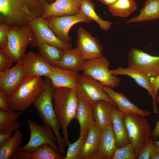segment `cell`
Masks as SVG:
<instances>
[{
	"instance_id": "obj_13",
	"label": "cell",
	"mask_w": 159,
	"mask_h": 159,
	"mask_svg": "<svg viewBox=\"0 0 159 159\" xmlns=\"http://www.w3.org/2000/svg\"><path fill=\"white\" fill-rule=\"evenodd\" d=\"M77 48L85 60L103 56V48L98 40L82 26L77 31Z\"/></svg>"
},
{
	"instance_id": "obj_33",
	"label": "cell",
	"mask_w": 159,
	"mask_h": 159,
	"mask_svg": "<svg viewBox=\"0 0 159 159\" xmlns=\"http://www.w3.org/2000/svg\"><path fill=\"white\" fill-rule=\"evenodd\" d=\"M138 157L133 145L130 143L123 147L117 148L112 159H136Z\"/></svg>"
},
{
	"instance_id": "obj_43",
	"label": "cell",
	"mask_w": 159,
	"mask_h": 159,
	"mask_svg": "<svg viewBox=\"0 0 159 159\" xmlns=\"http://www.w3.org/2000/svg\"><path fill=\"white\" fill-rule=\"evenodd\" d=\"M103 4L107 6L108 7L111 6L118 0H97Z\"/></svg>"
},
{
	"instance_id": "obj_3",
	"label": "cell",
	"mask_w": 159,
	"mask_h": 159,
	"mask_svg": "<svg viewBox=\"0 0 159 159\" xmlns=\"http://www.w3.org/2000/svg\"><path fill=\"white\" fill-rule=\"evenodd\" d=\"M45 87V80L41 77H25L16 90L8 97L9 109L24 111L33 104Z\"/></svg>"
},
{
	"instance_id": "obj_32",
	"label": "cell",
	"mask_w": 159,
	"mask_h": 159,
	"mask_svg": "<svg viewBox=\"0 0 159 159\" xmlns=\"http://www.w3.org/2000/svg\"><path fill=\"white\" fill-rule=\"evenodd\" d=\"M65 156L56 152L49 144L42 145L30 153V159H65Z\"/></svg>"
},
{
	"instance_id": "obj_47",
	"label": "cell",
	"mask_w": 159,
	"mask_h": 159,
	"mask_svg": "<svg viewBox=\"0 0 159 159\" xmlns=\"http://www.w3.org/2000/svg\"><path fill=\"white\" fill-rule=\"evenodd\" d=\"M75 0L81 2V1H82L83 0Z\"/></svg>"
},
{
	"instance_id": "obj_20",
	"label": "cell",
	"mask_w": 159,
	"mask_h": 159,
	"mask_svg": "<svg viewBox=\"0 0 159 159\" xmlns=\"http://www.w3.org/2000/svg\"><path fill=\"white\" fill-rule=\"evenodd\" d=\"M75 118L79 123L80 135L87 132L90 127L95 123L93 105L84 100L78 99Z\"/></svg>"
},
{
	"instance_id": "obj_40",
	"label": "cell",
	"mask_w": 159,
	"mask_h": 159,
	"mask_svg": "<svg viewBox=\"0 0 159 159\" xmlns=\"http://www.w3.org/2000/svg\"><path fill=\"white\" fill-rule=\"evenodd\" d=\"M156 100L157 102H159V93L158 92L157 95ZM150 137L155 141L158 140L159 137V119L156 122L153 129L151 131Z\"/></svg>"
},
{
	"instance_id": "obj_6",
	"label": "cell",
	"mask_w": 159,
	"mask_h": 159,
	"mask_svg": "<svg viewBox=\"0 0 159 159\" xmlns=\"http://www.w3.org/2000/svg\"><path fill=\"white\" fill-rule=\"evenodd\" d=\"M34 38L33 32L29 25L10 28L7 42L3 50L13 61L18 62L25 54L26 50Z\"/></svg>"
},
{
	"instance_id": "obj_22",
	"label": "cell",
	"mask_w": 159,
	"mask_h": 159,
	"mask_svg": "<svg viewBox=\"0 0 159 159\" xmlns=\"http://www.w3.org/2000/svg\"><path fill=\"white\" fill-rule=\"evenodd\" d=\"M124 114L114 106L112 113V123L116 137L117 148L130 143L127 130L124 121Z\"/></svg>"
},
{
	"instance_id": "obj_14",
	"label": "cell",
	"mask_w": 159,
	"mask_h": 159,
	"mask_svg": "<svg viewBox=\"0 0 159 159\" xmlns=\"http://www.w3.org/2000/svg\"><path fill=\"white\" fill-rule=\"evenodd\" d=\"M25 77L21 59L12 67L0 73V90L7 97L9 96L19 86Z\"/></svg>"
},
{
	"instance_id": "obj_7",
	"label": "cell",
	"mask_w": 159,
	"mask_h": 159,
	"mask_svg": "<svg viewBox=\"0 0 159 159\" xmlns=\"http://www.w3.org/2000/svg\"><path fill=\"white\" fill-rule=\"evenodd\" d=\"M30 135L28 142L24 146L21 147L24 152L31 153L40 146L44 144L51 145L57 153H60L57 145V139L50 127L43 123L42 125L37 124L31 119L27 121Z\"/></svg>"
},
{
	"instance_id": "obj_45",
	"label": "cell",
	"mask_w": 159,
	"mask_h": 159,
	"mask_svg": "<svg viewBox=\"0 0 159 159\" xmlns=\"http://www.w3.org/2000/svg\"><path fill=\"white\" fill-rule=\"evenodd\" d=\"M157 150L159 151V140L154 141Z\"/></svg>"
},
{
	"instance_id": "obj_38",
	"label": "cell",
	"mask_w": 159,
	"mask_h": 159,
	"mask_svg": "<svg viewBox=\"0 0 159 159\" xmlns=\"http://www.w3.org/2000/svg\"><path fill=\"white\" fill-rule=\"evenodd\" d=\"M14 62L3 50H0V73L11 68Z\"/></svg>"
},
{
	"instance_id": "obj_5",
	"label": "cell",
	"mask_w": 159,
	"mask_h": 159,
	"mask_svg": "<svg viewBox=\"0 0 159 159\" xmlns=\"http://www.w3.org/2000/svg\"><path fill=\"white\" fill-rule=\"evenodd\" d=\"M124 121L130 143L138 156L147 145L150 136L151 127L145 117L133 113H125Z\"/></svg>"
},
{
	"instance_id": "obj_31",
	"label": "cell",
	"mask_w": 159,
	"mask_h": 159,
	"mask_svg": "<svg viewBox=\"0 0 159 159\" xmlns=\"http://www.w3.org/2000/svg\"><path fill=\"white\" fill-rule=\"evenodd\" d=\"M22 134L18 130L14 131L11 139L0 148V159H9L22 143Z\"/></svg>"
},
{
	"instance_id": "obj_42",
	"label": "cell",
	"mask_w": 159,
	"mask_h": 159,
	"mask_svg": "<svg viewBox=\"0 0 159 159\" xmlns=\"http://www.w3.org/2000/svg\"><path fill=\"white\" fill-rule=\"evenodd\" d=\"M14 131H8L0 133V148L8 142L11 138V136Z\"/></svg>"
},
{
	"instance_id": "obj_24",
	"label": "cell",
	"mask_w": 159,
	"mask_h": 159,
	"mask_svg": "<svg viewBox=\"0 0 159 159\" xmlns=\"http://www.w3.org/2000/svg\"><path fill=\"white\" fill-rule=\"evenodd\" d=\"M114 106L109 102L104 100L98 101L93 105L95 123L102 131L106 126L112 122Z\"/></svg>"
},
{
	"instance_id": "obj_1",
	"label": "cell",
	"mask_w": 159,
	"mask_h": 159,
	"mask_svg": "<svg viewBox=\"0 0 159 159\" xmlns=\"http://www.w3.org/2000/svg\"><path fill=\"white\" fill-rule=\"evenodd\" d=\"M46 0H0V22L10 27L29 25L41 17Z\"/></svg>"
},
{
	"instance_id": "obj_21",
	"label": "cell",
	"mask_w": 159,
	"mask_h": 159,
	"mask_svg": "<svg viewBox=\"0 0 159 159\" xmlns=\"http://www.w3.org/2000/svg\"><path fill=\"white\" fill-rule=\"evenodd\" d=\"M102 132L95 123L90 127L87 138L81 147L77 159H90L97 149Z\"/></svg>"
},
{
	"instance_id": "obj_28",
	"label": "cell",
	"mask_w": 159,
	"mask_h": 159,
	"mask_svg": "<svg viewBox=\"0 0 159 159\" xmlns=\"http://www.w3.org/2000/svg\"><path fill=\"white\" fill-rule=\"evenodd\" d=\"M95 4L90 0H83L80 2V12L91 20L96 22L102 30L107 31L111 28L112 23L110 21L102 19L95 10Z\"/></svg>"
},
{
	"instance_id": "obj_4",
	"label": "cell",
	"mask_w": 159,
	"mask_h": 159,
	"mask_svg": "<svg viewBox=\"0 0 159 159\" xmlns=\"http://www.w3.org/2000/svg\"><path fill=\"white\" fill-rule=\"evenodd\" d=\"M46 87L33 104L43 123L49 126L57 139L60 153L64 154L66 146L63 137L60 133V126L55 112L53 105L54 89L52 86L49 79L45 77Z\"/></svg>"
},
{
	"instance_id": "obj_39",
	"label": "cell",
	"mask_w": 159,
	"mask_h": 159,
	"mask_svg": "<svg viewBox=\"0 0 159 159\" xmlns=\"http://www.w3.org/2000/svg\"><path fill=\"white\" fill-rule=\"evenodd\" d=\"M30 153L24 151L20 147L14 152L10 159H30Z\"/></svg>"
},
{
	"instance_id": "obj_2",
	"label": "cell",
	"mask_w": 159,
	"mask_h": 159,
	"mask_svg": "<svg viewBox=\"0 0 159 159\" xmlns=\"http://www.w3.org/2000/svg\"><path fill=\"white\" fill-rule=\"evenodd\" d=\"M53 100L54 109L60 127L66 146L70 143L68 139V127L75 118L78 98L76 90L60 87L54 90Z\"/></svg>"
},
{
	"instance_id": "obj_27",
	"label": "cell",
	"mask_w": 159,
	"mask_h": 159,
	"mask_svg": "<svg viewBox=\"0 0 159 159\" xmlns=\"http://www.w3.org/2000/svg\"><path fill=\"white\" fill-rule=\"evenodd\" d=\"M109 72L111 74L116 76L126 75L129 76L133 78L138 85L146 90L149 95H151L152 90L150 82L152 78L133 71L128 67H119L112 70H109Z\"/></svg>"
},
{
	"instance_id": "obj_9",
	"label": "cell",
	"mask_w": 159,
	"mask_h": 159,
	"mask_svg": "<svg viewBox=\"0 0 159 159\" xmlns=\"http://www.w3.org/2000/svg\"><path fill=\"white\" fill-rule=\"evenodd\" d=\"M128 67L152 78L159 75V56L150 55L136 48L128 53Z\"/></svg>"
},
{
	"instance_id": "obj_35",
	"label": "cell",
	"mask_w": 159,
	"mask_h": 159,
	"mask_svg": "<svg viewBox=\"0 0 159 159\" xmlns=\"http://www.w3.org/2000/svg\"><path fill=\"white\" fill-rule=\"evenodd\" d=\"M155 140L150 137L146 146L138 157V159H149L157 150Z\"/></svg>"
},
{
	"instance_id": "obj_15",
	"label": "cell",
	"mask_w": 159,
	"mask_h": 159,
	"mask_svg": "<svg viewBox=\"0 0 159 159\" xmlns=\"http://www.w3.org/2000/svg\"><path fill=\"white\" fill-rule=\"evenodd\" d=\"M80 2L75 0H56L49 3L46 1L43 5L41 18L45 19L51 16L76 14L80 12Z\"/></svg>"
},
{
	"instance_id": "obj_25",
	"label": "cell",
	"mask_w": 159,
	"mask_h": 159,
	"mask_svg": "<svg viewBox=\"0 0 159 159\" xmlns=\"http://www.w3.org/2000/svg\"><path fill=\"white\" fill-rule=\"evenodd\" d=\"M159 18V0H146L139 14L130 19L127 24L150 21Z\"/></svg>"
},
{
	"instance_id": "obj_17",
	"label": "cell",
	"mask_w": 159,
	"mask_h": 159,
	"mask_svg": "<svg viewBox=\"0 0 159 159\" xmlns=\"http://www.w3.org/2000/svg\"><path fill=\"white\" fill-rule=\"evenodd\" d=\"M117 148L116 139L112 122L103 130L97 149L90 159H112Z\"/></svg>"
},
{
	"instance_id": "obj_8",
	"label": "cell",
	"mask_w": 159,
	"mask_h": 159,
	"mask_svg": "<svg viewBox=\"0 0 159 159\" xmlns=\"http://www.w3.org/2000/svg\"><path fill=\"white\" fill-rule=\"evenodd\" d=\"M110 63L105 56L85 61L83 74L89 76L101 83L103 85L117 87L121 79L111 74L109 67Z\"/></svg>"
},
{
	"instance_id": "obj_41",
	"label": "cell",
	"mask_w": 159,
	"mask_h": 159,
	"mask_svg": "<svg viewBox=\"0 0 159 159\" xmlns=\"http://www.w3.org/2000/svg\"><path fill=\"white\" fill-rule=\"evenodd\" d=\"M7 98L8 97L3 92L0 90V109H9Z\"/></svg>"
},
{
	"instance_id": "obj_23",
	"label": "cell",
	"mask_w": 159,
	"mask_h": 159,
	"mask_svg": "<svg viewBox=\"0 0 159 159\" xmlns=\"http://www.w3.org/2000/svg\"><path fill=\"white\" fill-rule=\"evenodd\" d=\"M85 61L78 49L72 48L63 50L61 59L55 66L79 72L83 70Z\"/></svg>"
},
{
	"instance_id": "obj_11",
	"label": "cell",
	"mask_w": 159,
	"mask_h": 159,
	"mask_svg": "<svg viewBox=\"0 0 159 159\" xmlns=\"http://www.w3.org/2000/svg\"><path fill=\"white\" fill-rule=\"evenodd\" d=\"M34 34L32 47H37L44 43L54 45L62 50L72 48V45L64 42L57 37L49 27L45 19L38 17L29 24Z\"/></svg>"
},
{
	"instance_id": "obj_18",
	"label": "cell",
	"mask_w": 159,
	"mask_h": 159,
	"mask_svg": "<svg viewBox=\"0 0 159 159\" xmlns=\"http://www.w3.org/2000/svg\"><path fill=\"white\" fill-rule=\"evenodd\" d=\"M79 74L78 71L53 66L52 71L48 77L54 89L66 87L76 90L78 85Z\"/></svg>"
},
{
	"instance_id": "obj_16",
	"label": "cell",
	"mask_w": 159,
	"mask_h": 159,
	"mask_svg": "<svg viewBox=\"0 0 159 159\" xmlns=\"http://www.w3.org/2000/svg\"><path fill=\"white\" fill-rule=\"evenodd\" d=\"M22 60L25 77H48L52 71L53 66L47 63L38 54L33 52L25 54Z\"/></svg>"
},
{
	"instance_id": "obj_29",
	"label": "cell",
	"mask_w": 159,
	"mask_h": 159,
	"mask_svg": "<svg viewBox=\"0 0 159 159\" xmlns=\"http://www.w3.org/2000/svg\"><path fill=\"white\" fill-rule=\"evenodd\" d=\"M38 48V54L52 66H55L62 58L63 50L54 45L44 43Z\"/></svg>"
},
{
	"instance_id": "obj_37",
	"label": "cell",
	"mask_w": 159,
	"mask_h": 159,
	"mask_svg": "<svg viewBox=\"0 0 159 159\" xmlns=\"http://www.w3.org/2000/svg\"><path fill=\"white\" fill-rule=\"evenodd\" d=\"M10 27L7 25L0 22V49L6 47L8 41Z\"/></svg>"
},
{
	"instance_id": "obj_34",
	"label": "cell",
	"mask_w": 159,
	"mask_h": 159,
	"mask_svg": "<svg viewBox=\"0 0 159 159\" xmlns=\"http://www.w3.org/2000/svg\"><path fill=\"white\" fill-rule=\"evenodd\" d=\"M88 132L81 135L76 141L68 145L65 159H77L81 147L87 138Z\"/></svg>"
},
{
	"instance_id": "obj_26",
	"label": "cell",
	"mask_w": 159,
	"mask_h": 159,
	"mask_svg": "<svg viewBox=\"0 0 159 159\" xmlns=\"http://www.w3.org/2000/svg\"><path fill=\"white\" fill-rule=\"evenodd\" d=\"M24 111L15 112L10 110L0 109V133L8 131H15L22 125L18 119Z\"/></svg>"
},
{
	"instance_id": "obj_36",
	"label": "cell",
	"mask_w": 159,
	"mask_h": 159,
	"mask_svg": "<svg viewBox=\"0 0 159 159\" xmlns=\"http://www.w3.org/2000/svg\"><path fill=\"white\" fill-rule=\"evenodd\" d=\"M150 86L152 90L151 96L153 100V112L156 114L158 112L156 97L159 90V75L154 78H151Z\"/></svg>"
},
{
	"instance_id": "obj_46",
	"label": "cell",
	"mask_w": 159,
	"mask_h": 159,
	"mask_svg": "<svg viewBox=\"0 0 159 159\" xmlns=\"http://www.w3.org/2000/svg\"><path fill=\"white\" fill-rule=\"evenodd\" d=\"M49 3H52L54 1H55L56 0H46Z\"/></svg>"
},
{
	"instance_id": "obj_19",
	"label": "cell",
	"mask_w": 159,
	"mask_h": 159,
	"mask_svg": "<svg viewBox=\"0 0 159 159\" xmlns=\"http://www.w3.org/2000/svg\"><path fill=\"white\" fill-rule=\"evenodd\" d=\"M103 88L116 104L118 109L124 114L133 113L144 117L151 115L150 112L140 109L131 102L122 93L115 92L110 87L103 85Z\"/></svg>"
},
{
	"instance_id": "obj_44",
	"label": "cell",
	"mask_w": 159,
	"mask_h": 159,
	"mask_svg": "<svg viewBox=\"0 0 159 159\" xmlns=\"http://www.w3.org/2000/svg\"><path fill=\"white\" fill-rule=\"evenodd\" d=\"M151 159H159V151L157 150L151 156Z\"/></svg>"
},
{
	"instance_id": "obj_30",
	"label": "cell",
	"mask_w": 159,
	"mask_h": 159,
	"mask_svg": "<svg viewBox=\"0 0 159 159\" xmlns=\"http://www.w3.org/2000/svg\"><path fill=\"white\" fill-rule=\"evenodd\" d=\"M137 8V4L134 0H118L108 7V10L113 16L126 18Z\"/></svg>"
},
{
	"instance_id": "obj_10",
	"label": "cell",
	"mask_w": 159,
	"mask_h": 159,
	"mask_svg": "<svg viewBox=\"0 0 159 159\" xmlns=\"http://www.w3.org/2000/svg\"><path fill=\"white\" fill-rule=\"evenodd\" d=\"M103 85L99 81L87 75L79 74L76 91L78 99L84 100L93 105L97 101L104 100L117 106L104 91Z\"/></svg>"
},
{
	"instance_id": "obj_12",
	"label": "cell",
	"mask_w": 159,
	"mask_h": 159,
	"mask_svg": "<svg viewBox=\"0 0 159 159\" xmlns=\"http://www.w3.org/2000/svg\"><path fill=\"white\" fill-rule=\"evenodd\" d=\"M50 29L62 41L71 44L72 39L69 35L72 27L75 24L84 22L90 23L92 20L82 13L73 15L51 16L45 19Z\"/></svg>"
}]
</instances>
